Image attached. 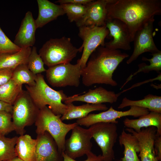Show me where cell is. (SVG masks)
<instances>
[{
    "label": "cell",
    "mask_w": 161,
    "mask_h": 161,
    "mask_svg": "<svg viewBox=\"0 0 161 161\" xmlns=\"http://www.w3.org/2000/svg\"><path fill=\"white\" fill-rule=\"evenodd\" d=\"M79 48L74 46L69 38L50 39L43 45L39 54L48 67L56 65L70 63L75 58Z\"/></svg>",
    "instance_id": "cell-5"
},
{
    "label": "cell",
    "mask_w": 161,
    "mask_h": 161,
    "mask_svg": "<svg viewBox=\"0 0 161 161\" xmlns=\"http://www.w3.org/2000/svg\"><path fill=\"white\" fill-rule=\"evenodd\" d=\"M38 14L35 21L37 28H41L65 13L59 5L48 0H37Z\"/></svg>",
    "instance_id": "cell-18"
},
{
    "label": "cell",
    "mask_w": 161,
    "mask_h": 161,
    "mask_svg": "<svg viewBox=\"0 0 161 161\" xmlns=\"http://www.w3.org/2000/svg\"><path fill=\"white\" fill-rule=\"evenodd\" d=\"M39 110L27 91L23 90L13 105V121L17 134L24 135L25 127L35 123Z\"/></svg>",
    "instance_id": "cell-6"
},
{
    "label": "cell",
    "mask_w": 161,
    "mask_h": 161,
    "mask_svg": "<svg viewBox=\"0 0 161 161\" xmlns=\"http://www.w3.org/2000/svg\"><path fill=\"white\" fill-rule=\"evenodd\" d=\"M37 143L36 139H32L28 134L20 135L15 147L17 156L24 161H36Z\"/></svg>",
    "instance_id": "cell-21"
},
{
    "label": "cell",
    "mask_w": 161,
    "mask_h": 161,
    "mask_svg": "<svg viewBox=\"0 0 161 161\" xmlns=\"http://www.w3.org/2000/svg\"><path fill=\"white\" fill-rule=\"evenodd\" d=\"M130 109L126 111L115 110L111 106L107 110L97 114H89L86 117L78 119L76 123L78 125L89 127L99 123H112L117 124L116 120L127 116L138 117L147 114L149 111L147 109L139 107L131 106Z\"/></svg>",
    "instance_id": "cell-10"
},
{
    "label": "cell",
    "mask_w": 161,
    "mask_h": 161,
    "mask_svg": "<svg viewBox=\"0 0 161 161\" xmlns=\"http://www.w3.org/2000/svg\"><path fill=\"white\" fill-rule=\"evenodd\" d=\"M106 26L109 31L107 38H113L112 40L105 42L106 47L114 50L131 49L130 42L132 41L128 28L123 22L115 18L108 19L106 21Z\"/></svg>",
    "instance_id": "cell-13"
},
{
    "label": "cell",
    "mask_w": 161,
    "mask_h": 161,
    "mask_svg": "<svg viewBox=\"0 0 161 161\" xmlns=\"http://www.w3.org/2000/svg\"><path fill=\"white\" fill-rule=\"evenodd\" d=\"M123 123L125 127L137 132L140 131L143 127L154 126L157 129L156 136H161V113L150 112L135 119L126 117L123 121Z\"/></svg>",
    "instance_id": "cell-19"
},
{
    "label": "cell",
    "mask_w": 161,
    "mask_h": 161,
    "mask_svg": "<svg viewBox=\"0 0 161 161\" xmlns=\"http://www.w3.org/2000/svg\"><path fill=\"white\" fill-rule=\"evenodd\" d=\"M119 142L120 145L124 147V156L120 161H140L137 154L140 151V144L135 136L123 130L119 137Z\"/></svg>",
    "instance_id": "cell-22"
},
{
    "label": "cell",
    "mask_w": 161,
    "mask_h": 161,
    "mask_svg": "<svg viewBox=\"0 0 161 161\" xmlns=\"http://www.w3.org/2000/svg\"><path fill=\"white\" fill-rule=\"evenodd\" d=\"M61 115L55 114L47 106L40 109L35 122L37 135L48 132L56 143L59 152L64 151L66 136L68 133L78 125L75 122L72 124L63 123Z\"/></svg>",
    "instance_id": "cell-4"
},
{
    "label": "cell",
    "mask_w": 161,
    "mask_h": 161,
    "mask_svg": "<svg viewBox=\"0 0 161 161\" xmlns=\"http://www.w3.org/2000/svg\"><path fill=\"white\" fill-rule=\"evenodd\" d=\"M31 49V47L24 48L14 53L0 55V69H15L19 65L27 64Z\"/></svg>",
    "instance_id": "cell-24"
},
{
    "label": "cell",
    "mask_w": 161,
    "mask_h": 161,
    "mask_svg": "<svg viewBox=\"0 0 161 161\" xmlns=\"http://www.w3.org/2000/svg\"><path fill=\"white\" fill-rule=\"evenodd\" d=\"M21 49L11 41L0 27V55L14 53Z\"/></svg>",
    "instance_id": "cell-31"
},
{
    "label": "cell",
    "mask_w": 161,
    "mask_h": 161,
    "mask_svg": "<svg viewBox=\"0 0 161 161\" xmlns=\"http://www.w3.org/2000/svg\"><path fill=\"white\" fill-rule=\"evenodd\" d=\"M78 36L83 41V43L79 48L80 52L83 51L80 58L77 62L82 69L86 65L91 54L99 46L105 45V40L109 33L106 26H82L78 27Z\"/></svg>",
    "instance_id": "cell-7"
},
{
    "label": "cell",
    "mask_w": 161,
    "mask_h": 161,
    "mask_svg": "<svg viewBox=\"0 0 161 161\" xmlns=\"http://www.w3.org/2000/svg\"><path fill=\"white\" fill-rule=\"evenodd\" d=\"M36 161H63L53 138L47 132L37 135Z\"/></svg>",
    "instance_id": "cell-16"
},
{
    "label": "cell",
    "mask_w": 161,
    "mask_h": 161,
    "mask_svg": "<svg viewBox=\"0 0 161 161\" xmlns=\"http://www.w3.org/2000/svg\"><path fill=\"white\" fill-rule=\"evenodd\" d=\"M111 0H92L86 5V13L81 18L76 22L79 27L82 26L106 25L107 4Z\"/></svg>",
    "instance_id": "cell-14"
},
{
    "label": "cell",
    "mask_w": 161,
    "mask_h": 161,
    "mask_svg": "<svg viewBox=\"0 0 161 161\" xmlns=\"http://www.w3.org/2000/svg\"><path fill=\"white\" fill-rule=\"evenodd\" d=\"M131 106L146 109L150 112L161 113V97L149 94L145 96L143 99L137 100H130L124 97L118 108L122 109Z\"/></svg>",
    "instance_id": "cell-23"
},
{
    "label": "cell",
    "mask_w": 161,
    "mask_h": 161,
    "mask_svg": "<svg viewBox=\"0 0 161 161\" xmlns=\"http://www.w3.org/2000/svg\"><path fill=\"white\" fill-rule=\"evenodd\" d=\"M12 114L5 111H0V134L4 135L15 131Z\"/></svg>",
    "instance_id": "cell-32"
},
{
    "label": "cell",
    "mask_w": 161,
    "mask_h": 161,
    "mask_svg": "<svg viewBox=\"0 0 161 161\" xmlns=\"http://www.w3.org/2000/svg\"><path fill=\"white\" fill-rule=\"evenodd\" d=\"M92 0H59L55 1V3L63 4H74L86 5L92 1Z\"/></svg>",
    "instance_id": "cell-36"
},
{
    "label": "cell",
    "mask_w": 161,
    "mask_h": 161,
    "mask_svg": "<svg viewBox=\"0 0 161 161\" xmlns=\"http://www.w3.org/2000/svg\"><path fill=\"white\" fill-rule=\"evenodd\" d=\"M37 29L32 13L27 11L21 21L13 43L21 48L33 46L35 42Z\"/></svg>",
    "instance_id": "cell-17"
},
{
    "label": "cell",
    "mask_w": 161,
    "mask_h": 161,
    "mask_svg": "<svg viewBox=\"0 0 161 161\" xmlns=\"http://www.w3.org/2000/svg\"><path fill=\"white\" fill-rule=\"evenodd\" d=\"M129 57L119 49H112L105 45L98 47L89 56L81 76L83 84L90 86L104 84L113 86L117 85L113 74L119 65Z\"/></svg>",
    "instance_id": "cell-2"
},
{
    "label": "cell",
    "mask_w": 161,
    "mask_h": 161,
    "mask_svg": "<svg viewBox=\"0 0 161 161\" xmlns=\"http://www.w3.org/2000/svg\"><path fill=\"white\" fill-rule=\"evenodd\" d=\"M70 137L66 140L64 152L73 159L86 155L92 152V138L89 129H85L79 125L72 130Z\"/></svg>",
    "instance_id": "cell-11"
},
{
    "label": "cell",
    "mask_w": 161,
    "mask_h": 161,
    "mask_svg": "<svg viewBox=\"0 0 161 161\" xmlns=\"http://www.w3.org/2000/svg\"><path fill=\"white\" fill-rule=\"evenodd\" d=\"M70 22L75 23L80 19L85 14L86 5L71 4H60Z\"/></svg>",
    "instance_id": "cell-29"
},
{
    "label": "cell",
    "mask_w": 161,
    "mask_h": 161,
    "mask_svg": "<svg viewBox=\"0 0 161 161\" xmlns=\"http://www.w3.org/2000/svg\"><path fill=\"white\" fill-rule=\"evenodd\" d=\"M44 64L41 57L37 52L36 47H33L27 64L29 69L35 75L41 73L46 71L44 67Z\"/></svg>",
    "instance_id": "cell-30"
},
{
    "label": "cell",
    "mask_w": 161,
    "mask_h": 161,
    "mask_svg": "<svg viewBox=\"0 0 161 161\" xmlns=\"http://www.w3.org/2000/svg\"><path fill=\"white\" fill-rule=\"evenodd\" d=\"M82 69L79 64H62L48 67L46 71V79L54 87L68 86L78 87Z\"/></svg>",
    "instance_id": "cell-8"
},
{
    "label": "cell",
    "mask_w": 161,
    "mask_h": 161,
    "mask_svg": "<svg viewBox=\"0 0 161 161\" xmlns=\"http://www.w3.org/2000/svg\"><path fill=\"white\" fill-rule=\"evenodd\" d=\"M120 93L116 94L99 86L94 89H89L84 94L75 95L67 97L64 102L66 104L75 101H80L88 103L98 104L108 103H113L117 102Z\"/></svg>",
    "instance_id": "cell-15"
},
{
    "label": "cell",
    "mask_w": 161,
    "mask_h": 161,
    "mask_svg": "<svg viewBox=\"0 0 161 161\" xmlns=\"http://www.w3.org/2000/svg\"><path fill=\"white\" fill-rule=\"evenodd\" d=\"M35 84L33 86L25 85L26 91L37 107L40 109L48 106L55 115H62L67 108L63 103L67 97L62 90L56 91L46 83L41 73L36 75Z\"/></svg>",
    "instance_id": "cell-3"
},
{
    "label": "cell",
    "mask_w": 161,
    "mask_h": 161,
    "mask_svg": "<svg viewBox=\"0 0 161 161\" xmlns=\"http://www.w3.org/2000/svg\"><path fill=\"white\" fill-rule=\"evenodd\" d=\"M152 57L151 58H148L143 57L142 60L143 61H148L150 62L149 65H147L145 63H142L138 65L139 69L133 75H131L128 78L125 83L121 87V89L125 86L134 76L140 72L148 73L153 71H156L157 73L160 74V71L161 70V51L151 54Z\"/></svg>",
    "instance_id": "cell-27"
},
{
    "label": "cell",
    "mask_w": 161,
    "mask_h": 161,
    "mask_svg": "<svg viewBox=\"0 0 161 161\" xmlns=\"http://www.w3.org/2000/svg\"><path fill=\"white\" fill-rule=\"evenodd\" d=\"M13 106L0 100V111H5L12 113Z\"/></svg>",
    "instance_id": "cell-37"
},
{
    "label": "cell",
    "mask_w": 161,
    "mask_h": 161,
    "mask_svg": "<svg viewBox=\"0 0 161 161\" xmlns=\"http://www.w3.org/2000/svg\"><path fill=\"white\" fill-rule=\"evenodd\" d=\"M22 86L16 84L11 78L0 86V100L13 106L23 91Z\"/></svg>",
    "instance_id": "cell-25"
},
{
    "label": "cell",
    "mask_w": 161,
    "mask_h": 161,
    "mask_svg": "<svg viewBox=\"0 0 161 161\" xmlns=\"http://www.w3.org/2000/svg\"><path fill=\"white\" fill-rule=\"evenodd\" d=\"M154 21V18L151 19L136 32L133 41V51L126 61L127 64L136 60L143 53L149 52L152 54L160 51L156 45L153 38Z\"/></svg>",
    "instance_id": "cell-12"
},
{
    "label": "cell",
    "mask_w": 161,
    "mask_h": 161,
    "mask_svg": "<svg viewBox=\"0 0 161 161\" xmlns=\"http://www.w3.org/2000/svg\"><path fill=\"white\" fill-rule=\"evenodd\" d=\"M106 10V20L115 18L123 22L132 42L136 32L145 24L161 15V0H111Z\"/></svg>",
    "instance_id": "cell-1"
},
{
    "label": "cell",
    "mask_w": 161,
    "mask_h": 161,
    "mask_svg": "<svg viewBox=\"0 0 161 161\" xmlns=\"http://www.w3.org/2000/svg\"><path fill=\"white\" fill-rule=\"evenodd\" d=\"M67 109L61 119L62 121L74 119H80L87 116L90 112L95 111H105L108 109V107L103 104H93L87 103L76 106L72 103L66 104Z\"/></svg>",
    "instance_id": "cell-20"
},
{
    "label": "cell",
    "mask_w": 161,
    "mask_h": 161,
    "mask_svg": "<svg viewBox=\"0 0 161 161\" xmlns=\"http://www.w3.org/2000/svg\"><path fill=\"white\" fill-rule=\"evenodd\" d=\"M36 76L30 71L27 64H22L15 68L12 79L18 85L22 86L25 84L31 86L35 84Z\"/></svg>",
    "instance_id": "cell-26"
},
{
    "label": "cell",
    "mask_w": 161,
    "mask_h": 161,
    "mask_svg": "<svg viewBox=\"0 0 161 161\" xmlns=\"http://www.w3.org/2000/svg\"><path fill=\"white\" fill-rule=\"evenodd\" d=\"M61 154L63 157V161H77L68 157L64 152H62ZM87 159L83 161H103V158L102 155L98 156L93 154L92 152L86 155Z\"/></svg>",
    "instance_id": "cell-33"
},
{
    "label": "cell",
    "mask_w": 161,
    "mask_h": 161,
    "mask_svg": "<svg viewBox=\"0 0 161 161\" xmlns=\"http://www.w3.org/2000/svg\"><path fill=\"white\" fill-rule=\"evenodd\" d=\"M14 68L0 69V86L10 80L12 77Z\"/></svg>",
    "instance_id": "cell-34"
},
{
    "label": "cell",
    "mask_w": 161,
    "mask_h": 161,
    "mask_svg": "<svg viewBox=\"0 0 161 161\" xmlns=\"http://www.w3.org/2000/svg\"><path fill=\"white\" fill-rule=\"evenodd\" d=\"M89 129L101 149L103 161H113L115 159L113 148L118 137L117 124L99 123L91 126Z\"/></svg>",
    "instance_id": "cell-9"
},
{
    "label": "cell",
    "mask_w": 161,
    "mask_h": 161,
    "mask_svg": "<svg viewBox=\"0 0 161 161\" xmlns=\"http://www.w3.org/2000/svg\"><path fill=\"white\" fill-rule=\"evenodd\" d=\"M4 161H24L17 157Z\"/></svg>",
    "instance_id": "cell-38"
},
{
    "label": "cell",
    "mask_w": 161,
    "mask_h": 161,
    "mask_svg": "<svg viewBox=\"0 0 161 161\" xmlns=\"http://www.w3.org/2000/svg\"><path fill=\"white\" fill-rule=\"evenodd\" d=\"M18 137L8 138L0 134V161H5L17 157L15 151Z\"/></svg>",
    "instance_id": "cell-28"
},
{
    "label": "cell",
    "mask_w": 161,
    "mask_h": 161,
    "mask_svg": "<svg viewBox=\"0 0 161 161\" xmlns=\"http://www.w3.org/2000/svg\"><path fill=\"white\" fill-rule=\"evenodd\" d=\"M155 156L159 161H161V136H156L154 143Z\"/></svg>",
    "instance_id": "cell-35"
}]
</instances>
